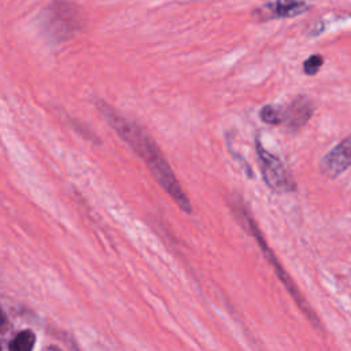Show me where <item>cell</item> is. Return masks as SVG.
<instances>
[{
	"mask_svg": "<svg viewBox=\"0 0 351 351\" xmlns=\"http://www.w3.org/2000/svg\"><path fill=\"white\" fill-rule=\"evenodd\" d=\"M232 206H233V211H234L236 217L239 218L240 223H241L243 228H244L245 230H248V233H251L252 237L256 240L258 245H259L261 250L263 251V255L266 256V259L269 261V263L273 266V269H274V271H276L278 280H280V281L282 282V285L287 288V291L289 292V295L292 296L293 302L298 304V307L300 308V311L306 315V318H307L313 325H315L317 328H319L321 324H319V321H318L315 313H314L313 308L308 306V303L306 302V299L303 298V295H302L300 291L298 289L296 284L292 281L291 276L284 270V267L281 266V263H280L278 259L276 258L274 252H273V251L270 250V247L266 244V241H265V239H263V236H262L259 228L256 226V223L254 222L252 217H251V215L248 214V211L245 210L244 204H241V202H239V203L234 202Z\"/></svg>",
	"mask_w": 351,
	"mask_h": 351,
	"instance_id": "cell-3",
	"label": "cell"
},
{
	"mask_svg": "<svg viewBox=\"0 0 351 351\" xmlns=\"http://www.w3.org/2000/svg\"><path fill=\"white\" fill-rule=\"evenodd\" d=\"M313 112V101L306 95H298L285 108H282V123L288 130L298 132L310 121Z\"/></svg>",
	"mask_w": 351,
	"mask_h": 351,
	"instance_id": "cell-7",
	"label": "cell"
},
{
	"mask_svg": "<svg viewBox=\"0 0 351 351\" xmlns=\"http://www.w3.org/2000/svg\"><path fill=\"white\" fill-rule=\"evenodd\" d=\"M255 151L258 155L261 176L265 184L276 193H288L296 189L293 177L289 174L285 165L278 156L269 152L261 143L259 137L255 138Z\"/></svg>",
	"mask_w": 351,
	"mask_h": 351,
	"instance_id": "cell-4",
	"label": "cell"
},
{
	"mask_svg": "<svg viewBox=\"0 0 351 351\" xmlns=\"http://www.w3.org/2000/svg\"><path fill=\"white\" fill-rule=\"evenodd\" d=\"M34 346V335L30 330L19 332L10 343V351H32Z\"/></svg>",
	"mask_w": 351,
	"mask_h": 351,
	"instance_id": "cell-9",
	"label": "cell"
},
{
	"mask_svg": "<svg viewBox=\"0 0 351 351\" xmlns=\"http://www.w3.org/2000/svg\"><path fill=\"white\" fill-rule=\"evenodd\" d=\"M307 0H273L255 8L252 16L259 22L293 18L310 10Z\"/></svg>",
	"mask_w": 351,
	"mask_h": 351,
	"instance_id": "cell-5",
	"label": "cell"
},
{
	"mask_svg": "<svg viewBox=\"0 0 351 351\" xmlns=\"http://www.w3.org/2000/svg\"><path fill=\"white\" fill-rule=\"evenodd\" d=\"M80 7L71 0H53L40 14V27L52 43H63L74 37L82 27Z\"/></svg>",
	"mask_w": 351,
	"mask_h": 351,
	"instance_id": "cell-2",
	"label": "cell"
},
{
	"mask_svg": "<svg viewBox=\"0 0 351 351\" xmlns=\"http://www.w3.org/2000/svg\"><path fill=\"white\" fill-rule=\"evenodd\" d=\"M0 351H1V348H0Z\"/></svg>",
	"mask_w": 351,
	"mask_h": 351,
	"instance_id": "cell-13",
	"label": "cell"
},
{
	"mask_svg": "<svg viewBox=\"0 0 351 351\" xmlns=\"http://www.w3.org/2000/svg\"><path fill=\"white\" fill-rule=\"evenodd\" d=\"M47 351H59V350H58V348H53V347H51V348H48Z\"/></svg>",
	"mask_w": 351,
	"mask_h": 351,
	"instance_id": "cell-12",
	"label": "cell"
},
{
	"mask_svg": "<svg viewBox=\"0 0 351 351\" xmlns=\"http://www.w3.org/2000/svg\"><path fill=\"white\" fill-rule=\"evenodd\" d=\"M324 64V56L319 53L310 55L304 62H303V73L306 75H315L318 70Z\"/></svg>",
	"mask_w": 351,
	"mask_h": 351,
	"instance_id": "cell-10",
	"label": "cell"
},
{
	"mask_svg": "<svg viewBox=\"0 0 351 351\" xmlns=\"http://www.w3.org/2000/svg\"><path fill=\"white\" fill-rule=\"evenodd\" d=\"M97 108L118 136L145 162L158 184L171 196L176 204L186 214L192 213V204L174 176L170 165L152 137L137 123L125 118L112 106L97 100Z\"/></svg>",
	"mask_w": 351,
	"mask_h": 351,
	"instance_id": "cell-1",
	"label": "cell"
},
{
	"mask_svg": "<svg viewBox=\"0 0 351 351\" xmlns=\"http://www.w3.org/2000/svg\"><path fill=\"white\" fill-rule=\"evenodd\" d=\"M3 324H4V314H3V311L0 308V328L3 326Z\"/></svg>",
	"mask_w": 351,
	"mask_h": 351,
	"instance_id": "cell-11",
	"label": "cell"
},
{
	"mask_svg": "<svg viewBox=\"0 0 351 351\" xmlns=\"http://www.w3.org/2000/svg\"><path fill=\"white\" fill-rule=\"evenodd\" d=\"M351 167V136L341 140L319 162V171L328 178H336Z\"/></svg>",
	"mask_w": 351,
	"mask_h": 351,
	"instance_id": "cell-6",
	"label": "cell"
},
{
	"mask_svg": "<svg viewBox=\"0 0 351 351\" xmlns=\"http://www.w3.org/2000/svg\"><path fill=\"white\" fill-rule=\"evenodd\" d=\"M259 118L267 125H281L282 123V107L277 104H266L259 111Z\"/></svg>",
	"mask_w": 351,
	"mask_h": 351,
	"instance_id": "cell-8",
	"label": "cell"
}]
</instances>
